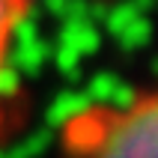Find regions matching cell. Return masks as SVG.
<instances>
[{
	"instance_id": "1",
	"label": "cell",
	"mask_w": 158,
	"mask_h": 158,
	"mask_svg": "<svg viewBox=\"0 0 158 158\" xmlns=\"http://www.w3.org/2000/svg\"><path fill=\"white\" fill-rule=\"evenodd\" d=\"M60 158H158V96L140 87L123 98L72 107L57 125Z\"/></svg>"
},
{
	"instance_id": "2",
	"label": "cell",
	"mask_w": 158,
	"mask_h": 158,
	"mask_svg": "<svg viewBox=\"0 0 158 158\" xmlns=\"http://www.w3.org/2000/svg\"><path fill=\"white\" fill-rule=\"evenodd\" d=\"M36 0H0V152L27 116V93L15 69V45Z\"/></svg>"
}]
</instances>
